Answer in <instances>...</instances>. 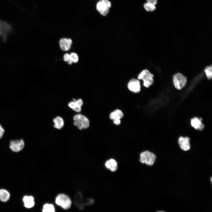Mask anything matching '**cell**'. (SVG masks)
Returning a JSON list of instances; mask_svg holds the SVG:
<instances>
[{"instance_id":"15","label":"cell","mask_w":212,"mask_h":212,"mask_svg":"<svg viewBox=\"0 0 212 212\" xmlns=\"http://www.w3.org/2000/svg\"><path fill=\"white\" fill-rule=\"evenodd\" d=\"M105 165L107 168L112 172L115 171L117 168V163L113 159L107 160L105 163Z\"/></svg>"},{"instance_id":"21","label":"cell","mask_w":212,"mask_h":212,"mask_svg":"<svg viewBox=\"0 0 212 212\" xmlns=\"http://www.w3.org/2000/svg\"><path fill=\"white\" fill-rule=\"evenodd\" d=\"M212 66L207 67L205 69L206 75L209 79H211L212 77Z\"/></svg>"},{"instance_id":"22","label":"cell","mask_w":212,"mask_h":212,"mask_svg":"<svg viewBox=\"0 0 212 212\" xmlns=\"http://www.w3.org/2000/svg\"><path fill=\"white\" fill-rule=\"evenodd\" d=\"M5 132V130L1 125L0 124V139L3 137Z\"/></svg>"},{"instance_id":"24","label":"cell","mask_w":212,"mask_h":212,"mask_svg":"<svg viewBox=\"0 0 212 212\" xmlns=\"http://www.w3.org/2000/svg\"><path fill=\"white\" fill-rule=\"evenodd\" d=\"M147 3L155 5L157 3V0H147Z\"/></svg>"},{"instance_id":"18","label":"cell","mask_w":212,"mask_h":212,"mask_svg":"<svg viewBox=\"0 0 212 212\" xmlns=\"http://www.w3.org/2000/svg\"><path fill=\"white\" fill-rule=\"evenodd\" d=\"M44 212H54L55 209L54 206L51 204H46L43 206L42 211Z\"/></svg>"},{"instance_id":"20","label":"cell","mask_w":212,"mask_h":212,"mask_svg":"<svg viewBox=\"0 0 212 212\" xmlns=\"http://www.w3.org/2000/svg\"><path fill=\"white\" fill-rule=\"evenodd\" d=\"M70 60L72 62L76 63L79 60V58L77 54L74 52H72L69 54Z\"/></svg>"},{"instance_id":"6","label":"cell","mask_w":212,"mask_h":212,"mask_svg":"<svg viewBox=\"0 0 212 212\" xmlns=\"http://www.w3.org/2000/svg\"><path fill=\"white\" fill-rule=\"evenodd\" d=\"M25 145L24 140L22 138L11 140L9 141V148L14 152H18L22 150Z\"/></svg>"},{"instance_id":"12","label":"cell","mask_w":212,"mask_h":212,"mask_svg":"<svg viewBox=\"0 0 212 212\" xmlns=\"http://www.w3.org/2000/svg\"><path fill=\"white\" fill-rule=\"evenodd\" d=\"M72 43V40L69 38H62L59 41L60 48L64 51L69 50L71 47Z\"/></svg>"},{"instance_id":"23","label":"cell","mask_w":212,"mask_h":212,"mask_svg":"<svg viewBox=\"0 0 212 212\" xmlns=\"http://www.w3.org/2000/svg\"><path fill=\"white\" fill-rule=\"evenodd\" d=\"M64 60L65 62H68L70 59L69 54L68 53L65 54L63 56Z\"/></svg>"},{"instance_id":"1","label":"cell","mask_w":212,"mask_h":212,"mask_svg":"<svg viewBox=\"0 0 212 212\" xmlns=\"http://www.w3.org/2000/svg\"><path fill=\"white\" fill-rule=\"evenodd\" d=\"M73 119L74 121V125L77 126L80 130L87 129L90 126V121L88 118L81 114L75 115Z\"/></svg>"},{"instance_id":"19","label":"cell","mask_w":212,"mask_h":212,"mask_svg":"<svg viewBox=\"0 0 212 212\" xmlns=\"http://www.w3.org/2000/svg\"><path fill=\"white\" fill-rule=\"evenodd\" d=\"M144 6L145 9L148 11H153L156 9L155 5L148 3L145 4Z\"/></svg>"},{"instance_id":"5","label":"cell","mask_w":212,"mask_h":212,"mask_svg":"<svg viewBox=\"0 0 212 212\" xmlns=\"http://www.w3.org/2000/svg\"><path fill=\"white\" fill-rule=\"evenodd\" d=\"M111 4L108 0H100L96 5V9L103 16H106L109 12Z\"/></svg>"},{"instance_id":"8","label":"cell","mask_w":212,"mask_h":212,"mask_svg":"<svg viewBox=\"0 0 212 212\" xmlns=\"http://www.w3.org/2000/svg\"><path fill=\"white\" fill-rule=\"evenodd\" d=\"M123 116V113L122 111L119 109H116L110 113L109 118L113 121V122L115 125H119L120 124L121 119Z\"/></svg>"},{"instance_id":"4","label":"cell","mask_w":212,"mask_h":212,"mask_svg":"<svg viewBox=\"0 0 212 212\" xmlns=\"http://www.w3.org/2000/svg\"><path fill=\"white\" fill-rule=\"evenodd\" d=\"M55 203L63 208L67 209L71 206L72 202L69 197L63 194L58 195L55 198Z\"/></svg>"},{"instance_id":"17","label":"cell","mask_w":212,"mask_h":212,"mask_svg":"<svg viewBox=\"0 0 212 212\" xmlns=\"http://www.w3.org/2000/svg\"><path fill=\"white\" fill-rule=\"evenodd\" d=\"M9 193L4 189L0 190V200L2 202H6L8 201L10 198Z\"/></svg>"},{"instance_id":"11","label":"cell","mask_w":212,"mask_h":212,"mask_svg":"<svg viewBox=\"0 0 212 212\" xmlns=\"http://www.w3.org/2000/svg\"><path fill=\"white\" fill-rule=\"evenodd\" d=\"M73 101H71L68 104L69 106L75 111L80 112L81 110V107L82 105L83 102L81 99H79L77 100L73 99Z\"/></svg>"},{"instance_id":"14","label":"cell","mask_w":212,"mask_h":212,"mask_svg":"<svg viewBox=\"0 0 212 212\" xmlns=\"http://www.w3.org/2000/svg\"><path fill=\"white\" fill-rule=\"evenodd\" d=\"M34 198L32 196H24L23 198V201L24 203V206L28 208L32 207L34 205Z\"/></svg>"},{"instance_id":"25","label":"cell","mask_w":212,"mask_h":212,"mask_svg":"<svg viewBox=\"0 0 212 212\" xmlns=\"http://www.w3.org/2000/svg\"><path fill=\"white\" fill-rule=\"evenodd\" d=\"M67 62L68 64H71L72 63V62L70 60H69Z\"/></svg>"},{"instance_id":"16","label":"cell","mask_w":212,"mask_h":212,"mask_svg":"<svg viewBox=\"0 0 212 212\" xmlns=\"http://www.w3.org/2000/svg\"><path fill=\"white\" fill-rule=\"evenodd\" d=\"M53 122L54 123V127L58 129H61L64 126V121L63 119L59 116H57L53 119Z\"/></svg>"},{"instance_id":"3","label":"cell","mask_w":212,"mask_h":212,"mask_svg":"<svg viewBox=\"0 0 212 212\" xmlns=\"http://www.w3.org/2000/svg\"><path fill=\"white\" fill-rule=\"evenodd\" d=\"M153 75L147 69L142 71L138 75V80H142L143 82V85L146 87H149L153 82Z\"/></svg>"},{"instance_id":"26","label":"cell","mask_w":212,"mask_h":212,"mask_svg":"<svg viewBox=\"0 0 212 212\" xmlns=\"http://www.w3.org/2000/svg\"><path fill=\"white\" fill-rule=\"evenodd\" d=\"M211 182H212V177L211 178Z\"/></svg>"},{"instance_id":"9","label":"cell","mask_w":212,"mask_h":212,"mask_svg":"<svg viewBox=\"0 0 212 212\" xmlns=\"http://www.w3.org/2000/svg\"><path fill=\"white\" fill-rule=\"evenodd\" d=\"M127 87L130 91L134 93H138L141 90L140 82L138 80L132 79L128 83Z\"/></svg>"},{"instance_id":"10","label":"cell","mask_w":212,"mask_h":212,"mask_svg":"<svg viewBox=\"0 0 212 212\" xmlns=\"http://www.w3.org/2000/svg\"><path fill=\"white\" fill-rule=\"evenodd\" d=\"M190 140V139L187 137H181L179 138L178 143L180 147L182 150L187 151L190 150L191 148Z\"/></svg>"},{"instance_id":"7","label":"cell","mask_w":212,"mask_h":212,"mask_svg":"<svg viewBox=\"0 0 212 212\" xmlns=\"http://www.w3.org/2000/svg\"><path fill=\"white\" fill-rule=\"evenodd\" d=\"M173 82L177 89L181 90L185 86L187 82V78L181 74L178 73L173 76Z\"/></svg>"},{"instance_id":"2","label":"cell","mask_w":212,"mask_h":212,"mask_svg":"<svg viewBox=\"0 0 212 212\" xmlns=\"http://www.w3.org/2000/svg\"><path fill=\"white\" fill-rule=\"evenodd\" d=\"M156 156L148 151H145L140 154V161L143 163H145L148 165H152L155 163Z\"/></svg>"},{"instance_id":"13","label":"cell","mask_w":212,"mask_h":212,"mask_svg":"<svg viewBox=\"0 0 212 212\" xmlns=\"http://www.w3.org/2000/svg\"><path fill=\"white\" fill-rule=\"evenodd\" d=\"M201 119L195 117L191 120V125L196 130H201L204 128V125L201 122Z\"/></svg>"}]
</instances>
